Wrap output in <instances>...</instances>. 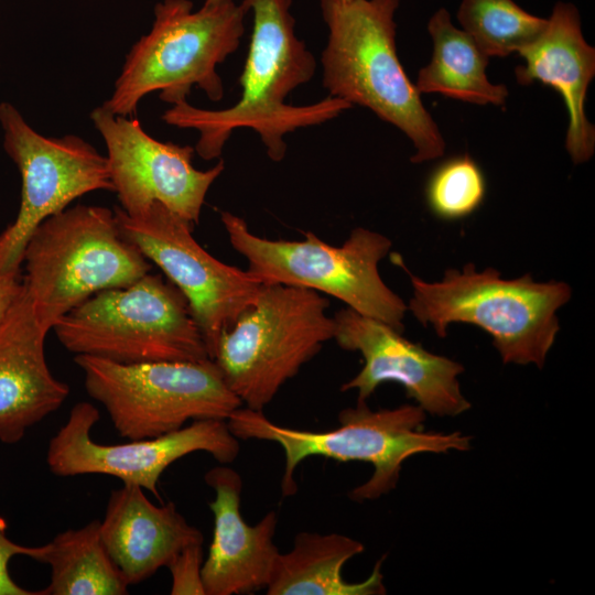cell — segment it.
<instances>
[{
  "label": "cell",
  "mask_w": 595,
  "mask_h": 595,
  "mask_svg": "<svg viewBox=\"0 0 595 595\" xmlns=\"http://www.w3.org/2000/svg\"><path fill=\"white\" fill-rule=\"evenodd\" d=\"M0 125L3 148L22 181L18 215L0 232V273H21L26 242L42 221L87 193L113 192V185L107 158L84 139L44 137L6 101Z\"/></svg>",
  "instance_id": "obj_11"
},
{
  "label": "cell",
  "mask_w": 595,
  "mask_h": 595,
  "mask_svg": "<svg viewBox=\"0 0 595 595\" xmlns=\"http://www.w3.org/2000/svg\"><path fill=\"white\" fill-rule=\"evenodd\" d=\"M486 196V178L468 155L453 156L434 169L425 186L430 210L440 219L457 220L475 213Z\"/></svg>",
  "instance_id": "obj_24"
},
{
  "label": "cell",
  "mask_w": 595,
  "mask_h": 595,
  "mask_svg": "<svg viewBox=\"0 0 595 595\" xmlns=\"http://www.w3.org/2000/svg\"><path fill=\"white\" fill-rule=\"evenodd\" d=\"M337 1H349V0H337Z\"/></svg>",
  "instance_id": "obj_28"
},
{
  "label": "cell",
  "mask_w": 595,
  "mask_h": 595,
  "mask_svg": "<svg viewBox=\"0 0 595 595\" xmlns=\"http://www.w3.org/2000/svg\"><path fill=\"white\" fill-rule=\"evenodd\" d=\"M220 219L230 245L246 258L248 271L262 285H295L325 293L403 333L408 306L378 270L392 245L388 237L357 227L339 247L312 232L299 241L270 240L252 234L242 218L229 212H221Z\"/></svg>",
  "instance_id": "obj_8"
},
{
  "label": "cell",
  "mask_w": 595,
  "mask_h": 595,
  "mask_svg": "<svg viewBox=\"0 0 595 595\" xmlns=\"http://www.w3.org/2000/svg\"><path fill=\"white\" fill-rule=\"evenodd\" d=\"M52 329L68 351L119 364L209 358L185 296L159 274L94 294Z\"/></svg>",
  "instance_id": "obj_7"
},
{
  "label": "cell",
  "mask_w": 595,
  "mask_h": 595,
  "mask_svg": "<svg viewBox=\"0 0 595 595\" xmlns=\"http://www.w3.org/2000/svg\"><path fill=\"white\" fill-rule=\"evenodd\" d=\"M457 20L489 57H506L532 42L548 19L533 15L513 0H462Z\"/></svg>",
  "instance_id": "obj_23"
},
{
  "label": "cell",
  "mask_w": 595,
  "mask_h": 595,
  "mask_svg": "<svg viewBox=\"0 0 595 595\" xmlns=\"http://www.w3.org/2000/svg\"><path fill=\"white\" fill-rule=\"evenodd\" d=\"M328 40L322 52V84L328 96L370 109L412 142L413 163L444 154L445 141L396 46L399 0H320Z\"/></svg>",
  "instance_id": "obj_2"
},
{
  "label": "cell",
  "mask_w": 595,
  "mask_h": 595,
  "mask_svg": "<svg viewBox=\"0 0 595 595\" xmlns=\"http://www.w3.org/2000/svg\"><path fill=\"white\" fill-rule=\"evenodd\" d=\"M45 333L22 292L0 331V441L20 442L28 429L56 411L69 394L51 372Z\"/></svg>",
  "instance_id": "obj_18"
},
{
  "label": "cell",
  "mask_w": 595,
  "mask_h": 595,
  "mask_svg": "<svg viewBox=\"0 0 595 595\" xmlns=\"http://www.w3.org/2000/svg\"><path fill=\"white\" fill-rule=\"evenodd\" d=\"M204 478L215 491L209 504L214 515L213 540L202 566L205 595L266 589L280 553L273 542L275 511H269L257 524L249 526L240 513V475L223 465L209 469Z\"/></svg>",
  "instance_id": "obj_16"
},
{
  "label": "cell",
  "mask_w": 595,
  "mask_h": 595,
  "mask_svg": "<svg viewBox=\"0 0 595 595\" xmlns=\"http://www.w3.org/2000/svg\"><path fill=\"white\" fill-rule=\"evenodd\" d=\"M193 7L190 0L155 4L150 32L131 47L102 105L111 113L131 116L153 91L172 105L186 100L194 86L213 101L223 98L216 67L238 50L249 8L234 0H205L197 11Z\"/></svg>",
  "instance_id": "obj_5"
},
{
  "label": "cell",
  "mask_w": 595,
  "mask_h": 595,
  "mask_svg": "<svg viewBox=\"0 0 595 595\" xmlns=\"http://www.w3.org/2000/svg\"><path fill=\"white\" fill-rule=\"evenodd\" d=\"M253 14V28L244 71L240 99L221 110H206L186 100L173 105L162 119L167 125L195 129L196 153L204 160L219 158L231 132L255 130L268 156L280 162L286 152L283 137L300 128L338 117L351 104L327 96L315 104L293 106L285 98L315 74L316 61L294 33L292 0H242Z\"/></svg>",
  "instance_id": "obj_1"
},
{
  "label": "cell",
  "mask_w": 595,
  "mask_h": 595,
  "mask_svg": "<svg viewBox=\"0 0 595 595\" xmlns=\"http://www.w3.org/2000/svg\"><path fill=\"white\" fill-rule=\"evenodd\" d=\"M90 398L128 440L149 439L187 422L227 418L242 405L214 359L119 364L75 355Z\"/></svg>",
  "instance_id": "obj_10"
},
{
  "label": "cell",
  "mask_w": 595,
  "mask_h": 595,
  "mask_svg": "<svg viewBox=\"0 0 595 595\" xmlns=\"http://www.w3.org/2000/svg\"><path fill=\"white\" fill-rule=\"evenodd\" d=\"M203 548L192 544L181 550L167 564L171 572L172 595H205L202 580Z\"/></svg>",
  "instance_id": "obj_25"
},
{
  "label": "cell",
  "mask_w": 595,
  "mask_h": 595,
  "mask_svg": "<svg viewBox=\"0 0 595 595\" xmlns=\"http://www.w3.org/2000/svg\"><path fill=\"white\" fill-rule=\"evenodd\" d=\"M99 416L98 409L89 402L73 405L66 422L48 442L46 463L54 475L112 476L122 484L140 486L161 500L158 483L172 463L194 452H206L220 464H228L240 450L224 419L195 420L155 437L99 444L90 436Z\"/></svg>",
  "instance_id": "obj_13"
},
{
  "label": "cell",
  "mask_w": 595,
  "mask_h": 595,
  "mask_svg": "<svg viewBox=\"0 0 595 595\" xmlns=\"http://www.w3.org/2000/svg\"><path fill=\"white\" fill-rule=\"evenodd\" d=\"M391 261L410 278L408 310L423 326L431 324L439 337H445L453 323L475 325L490 335L505 364L543 367L560 331L556 312L572 296L567 283L538 282L529 273L504 279L498 270H477L474 263L426 282L409 271L399 253H392Z\"/></svg>",
  "instance_id": "obj_3"
},
{
  "label": "cell",
  "mask_w": 595,
  "mask_h": 595,
  "mask_svg": "<svg viewBox=\"0 0 595 595\" xmlns=\"http://www.w3.org/2000/svg\"><path fill=\"white\" fill-rule=\"evenodd\" d=\"M327 298L295 285H262L256 302L226 328L215 363L246 408L263 411L281 387L334 339Z\"/></svg>",
  "instance_id": "obj_9"
},
{
  "label": "cell",
  "mask_w": 595,
  "mask_h": 595,
  "mask_svg": "<svg viewBox=\"0 0 595 595\" xmlns=\"http://www.w3.org/2000/svg\"><path fill=\"white\" fill-rule=\"evenodd\" d=\"M361 542L338 533L321 534L300 532L292 549L279 553L271 580L266 588L268 595H381V560L363 582L350 583L343 577V567L351 558L360 554Z\"/></svg>",
  "instance_id": "obj_20"
},
{
  "label": "cell",
  "mask_w": 595,
  "mask_h": 595,
  "mask_svg": "<svg viewBox=\"0 0 595 595\" xmlns=\"http://www.w3.org/2000/svg\"><path fill=\"white\" fill-rule=\"evenodd\" d=\"M22 264L24 293L45 333L94 294L129 285L151 270L150 261L122 237L113 210L82 204L37 226Z\"/></svg>",
  "instance_id": "obj_6"
},
{
  "label": "cell",
  "mask_w": 595,
  "mask_h": 595,
  "mask_svg": "<svg viewBox=\"0 0 595 595\" xmlns=\"http://www.w3.org/2000/svg\"><path fill=\"white\" fill-rule=\"evenodd\" d=\"M113 212L122 237L185 296L214 359L221 333L256 302L262 284L248 270L214 258L193 237L194 225L159 202L136 215L119 206Z\"/></svg>",
  "instance_id": "obj_12"
},
{
  "label": "cell",
  "mask_w": 595,
  "mask_h": 595,
  "mask_svg": "<svg viewBox=\"0 0 595 595\" xmlns=\"http://www.w3.org/2000/svg\"><path fill=\"white\" fill-rule=\"evenodd\" d=\"M426 412L418 404L371 410L366 402L339 412V426L328 431H303L278 425L262 411L238 408L227 424L238 440H260L279 444L285 457L281 479L283 496L298 491L294 472L310 456L338 462H364L374 467L371 477L355 487L349 498L374 500L396 488L403 462L421 453L468 451L470 436L425 431Z\"/></svg>",
  "instance_id": "obj_4"
},
{
  "label": "cell",
  "mask_w": 595,
  "mask_h": 595,
  "mask_svg": "<svg viewBox=\"0 0 595 595\" xmlns=\"http://www.w3.org/2000/svg\"><path fill=\"white\" fill-rule=\"evenodd\" d=\"M518 53L526 63L516 68L517 82H539L562 96L569 112L565 149L574 164L587 162L595 151V128L585 115L587 88L595 76V48L583 36L576 7L558 2L544 30Z\"/></svg>",
  "instance_id": "obj_17"
},
{
  "label": "cell",
  "mask_w": 595,
  "mask_h": 595,
  "mask_svg": "<svg viewBox=\"0 0 595 595\" xmlns=\"http://www.w3.org/2000/svg\"><path fill=\"white\" fill-rule=\"evenodd\" d=\"M428 31L433 52L414 84L420 94L436 93L475 105L502 106L506 102L508 88L487 78L489 56L453 24L444 8L432 15Z\"/></svg>",
  "instance_id": "obj_21"
},
{
  "label": "cell",
  "mask_w": 595,
  "mask_h": 595,
  "mask_svg": "<svg viewBox=\"0 0 595 595\" xmlns=\"http://www.w3.org/2000/svg\"><path fill=\"white\" fill-rule=\"evenodd\" d=\"M21 292V273H0V331Z\"/></svg>",
  "instance_id": "obj_27"
},
{
  "label": "cell",
  "mask_w": 595,
  "mask_h": 595,
  "mask_svg": "<svg viewBox=\"0 0 595 595\" xmlns=\"http://www.w3.org/2000/svg\"><path fill=\"white\" fill-rule=\"evenodd\" d=\"M333 317L338 346L360 353L364 359L361 370L340 387L342 391L357 390V402H366L383 382H397L426 413L456 416L470 409L458 381L464 371L459 363L433 354L390 325L349 307Z\"/></svg>",
  "instance_id": "obj_15"
},
{
  "label": "cell",
  "mask_w": 595,
  "mask_h": 595,
  "mask_svg": "<svg viewBox=\"0 0 595 595\" xmlns=\"http://www.w3.org/2000/svg\"><path fill=\"white\" fill-rule=\"evenodd\" d=\"M7 530V521L0 516V595H40V591H30L18 585L11 577L8 565L17 555H25L39 561L43 547L15 543L9 539Z\"/></svg>",
  "instance_id": "obj_26"
},
{
  "label": "cell",
  "mask_w": 595,
  "mask_h": 595,
  "mask_svg": "<svg viewBox=\"0 0 595 595\" xmlns=\"http://www.w3.org/2000/svg\"><path fill=\"white\" fill-rule=\"evenodd\" d=\"M100 520L57 533L43 544L37 562L50 565V584L40 595H126L129 583L100 537Z\"/></svg>",
  "instance_id": "obj_22"
},
{
  "label": "cell",
  "mask_w": 595,
  "mask_h": 595,
  "mask_svg": "<svg viewBox=\"0 0 595 595\" xmlns=\"http://www.w3.org/2000/svg\"><path fill=\"white\" fill-rule=\"evenodd\" d=\"M99 530L129 585L148 580L181 550L204 540L173 502L154 505L143 488L131 484L110 493Z\"/></svg>",
  "instance_id": "obj_19"
},
{
  "label": "cell",
  "mask_w": 595,
  "mask_h": 595,
  "mask_svg": "<svg viewBox=\"0 0 595 595\" xmlns=\"http://www.w3.org/2000/svg\"><path fill=\"white\" fill-rule=\"evenodd\" d=\"M90 117L106 143L113 192L125 213L136 215L159 202L198 224L206 194L225 169L223 160L201 171L193 165L191 145L158 141L139 120L113 115L104 106Z\"/></svg>",
  "instance_id": "obj_14"
}]
</instances>
